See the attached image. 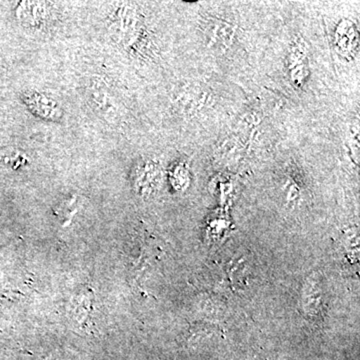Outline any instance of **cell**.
Listing matches in <instances>:
<instances>
[{
    "label": "cell",
    "mask_w": 360,
    "mask_h": 360,
    "mask_svg": "<svg viewBox=\"0 0 360 360\" xmlns=\"http://www.w3.org/2000/svg\"><path fill=\"white\" fill-rule=\"evenodd\" d=\"M49 8L44 2H25L18 11V15L25 25L41 27L51 15Z\"/></svg>",
    "instance_id": "6da1fadb"
},
{
    "label": "cell",
    "mask_w": 360,
    "mask_h": 360,
    "mask_svg": "<svg viewBox=\"0 0 360 360\" xmlns=\"http://www.w3.org/2000/svg\"><path fill=\"white\" fill-rule=\"evenodd\" d=\"M25 103L32 108L33 112L41 116V117L52 118L59 117L60 110L52 99L44 96V94L32 92L30 96L25 98Z\"/></svg>",
    "instance_id": "7a4b0ae2"
}]
</instances>
